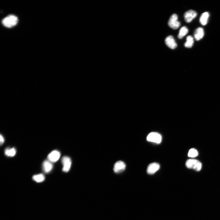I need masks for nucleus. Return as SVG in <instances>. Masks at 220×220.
Returning a JSON list of instances; mask_svg holds the SVG:
<instances>
[{
    "label": "nucleus",
    "mask_w": 220,
    "mask_h": 220,
    "mask_svg": "<svg viewBox=\"0 0 220 220\" xmlns=\"http://www.w3.org/2000/svg\"><path fill=\"white\" fill-rule=\"evenodd\" d=\"M18 18L14 15H10L4 19L2 22L5 26L11 28L14 26L18 23Z\"/></svg>",
    "instance_id": "1"
},
{
    "label": "nucleus",
    "mask_w": 220,
    "mask_h": 220,
    "mask_svg": "<svg viewBox=\"0 0 220 220\" xmlns=\"http://www.w3.org/2000/svg\"><path fill=\"white\" fill-rule=\"evenodd\" d=\"M186 166L188 168L193 169L197 171H199L202 167L201 163L195 159L187 160L186 163Z\"/></svg>",
    "instance_id": "2"
},
{
    "label": "nucleus",
    "mask_w": 220,
    "mask_h": 220,
    "mask_svg": "<svg viewBox=\"0 0 220 220\" xmlns=\"http://www.w3.org/2000/svg\"><path fill=\"white\" fill-rule=\"evenodd\" d=\"M147 140L148 141L159 144L162 141V136L161 135L157 132H151L147 136Z\"/></svg>",
    "instance_id": "3"
},
{
    "label": "nucleus",
    "mask_w": 220,
    "mask_h": 220,
    "mask_svg": "<svg viewBox=\"0 0 220 220\" xmlns=\"http://www.w3.org/2000/svg\"><path fill=\"white\" fill-rule=\"evenodd\" d=\"M178 17L176 14H174L170 17L168 22V25L172 29L176 30L178 28L181 23L178 20Z\"/></svg>",
    "instance_id": "4"
},
{
    "label": "nucleus",
    "mask_w": 220,
    "mask_h": 220,
    "mask_svg": "<svg viewBox=\"0 0 220 220\" xmlns=\"http://www.w3.org/2000/svg\"><path fill=\"white\" fill-rule=\"evenodd\" d=\"M62 162L63 165L62 171L65 172L69 171L72 164L71 159L67 156H64L62 158Z\"/></svg>",
    "instance_id": "5"
},
{
    "label": "nucleus",
    "mask_w": 220,
    "mask_h": 220,
    "mask_svg": "<svg viewBox=\"0 0 220 220\" xmlns=\"http://www.w3.org/2000/svg\"><path fill=\"white\" fill-rule=\"evenodd\" d=\"M126 168V164L125 163L122 161H119L115 164L114 171L116 173H119L124 171Z\"/></svg>",
    "instance_id": "6"
},
{
    "label": "nucleus",
    "mask_w": 220,
    "mask_h": 220,
    "mask_svg": "<svg viewBox=\"0 0 220 220\" xmlns=\"http://www.w3.org/2000/svg\"><path fill=\"white\" fill-rule=\"evenodd\" d=\"M197 15V13L195 11L190 10L185 13L184 18L186 22L189 23L195 18Z\"/></svg>",
    "instance_id": "7"
},
{
    "label": "nucleus",
    "mask_w": 220,
    "mask_h": 220,
    "mask_svg": "<svg viewBox=\"0 0 220 220\" xmlns=\"http://www.w3.org/2000/svg\"><path fill=\"white\" fill-rule=\"evenodd\" d=\"M61 154L59 151L54 150L50 153L48 156V161L51 162H55L57 161L59 159Z\"/></svg>",
    "instance_id": "8"
},
{
    "label": "nucleus",
    "mask_w": 220,
    "mask_h": 220,
    "mask_svg": "<svg viewBox=\"0 0 220 220\" xmlns=\"http://www.w3.org/2000/svg\"><path fill=\"white\" fill-rule=\"evenodd\" d=\"M160 168V164L157 163H153L149 164L147 168V172L149 175L154 174Z\"/></svg>",
    "instance_id": "9"
},
{
    "label": "nucleus",
    "mask_w": 220,
    "mask_h": 220,
    "mask_svg": "<svg viewBox=\"0 0 220 220\" xmlns=\"http://www.w3.org/2000/svg\"><path fill=\"white\" fill-rule=\"evenodd\" d=\"M165 43L167 46L172 49H174L177 47V45L172 36L167 37L165 40Z\"/></svg>",
    "instance_id": "10"
},
{
    "label": "nucleus",
    "mask_w": 220,
    "mask_h": 220,
    "mask_svg": "<svg viewBox=\"0 0 220 220\" xmlns=\"http://www.w3.org/2000/svg\"><path fill=\"white\" fill-rule=\"evenodd\" d=\"M53 165L49 161H45L43 164V170L45 172L47 173H49L52 170Z\"/></svg>",
    "instance_id": "11"
},
{
    "label": "nucleus",
    "mask_w": 220,
    "mask_h": 220,
    "mask_svg": "<svg viewBox=\"0 0 220 220\" xmlns=\"http://www.w3.org/2000/svg\"><path fill=\"white\" fill-rule=\"evenodd\" d=\"M204 35L203 29L201 27L198 28L197 29L194 33V37L197 41L199 40L202 39Z\"/></svg>",
    "instance_id": "12"
},
{
    "label": "nucleus",
    "mask_w": 220,
    "mask_h": 220,
    "mask_svg": "<svg viewBox=\"0 0 220 220\" xmlns=\"http://www.w3.org/2000/svg\"><path fill=\"white\" fill-rule=\"evenodd\" d=\"M209 16L210 14L209 12H205L203 13L200 19V22L201 24L203 25L207 24Z\"/></svg>",
    "instance_id": "13"
},
{
    "label": "nucleus",
    "mask_w": 220,
    "mask_h": 220,
    "mask_svg": "<svg viewBox=\"0 0 220 220\" xmlns=\"http://www.w3.org/2000/svg\"><path fill=\"white\" fill-rule=\"evenodd\" d=\"M16 153V150L15 148H7L5 149L4 151L5 155L10 157L14 156Z\"/></svg>",
    "instance_id": "14"
},
{
    "label": "nucleus",
    "mask_w": 220,
    "mask_h": 220,
    "mask_svg": "<svg viewBox=\"0 0 220 220\" xmlns=\"http://www.w3.org/2000/svg\"><path fill=\"white\" fill-rule=\"evenodd\" d=\"M33 179L37 183H41L45 181V177L43 174H41L34 175L33 177Z\"/></svg>",
    "instance_id": "15"
},
{
    "label": "nucleus",
    "mask_w": 220,
    "mask_h": 220,
    "mask_svg": "<svg viewBox=\"0 0 220 220\" xmlns=\"http://www.w3.org/2000/svg\"><path fill=\"white\" fill-rule=\"evenodd\" d=\"M194 43V40L193 37L191 36H189L187 38V41L184 44L185 46L188 48H190L193 46Z\"/></svg>",
    "instance_id": "16"
},
{
    "label": "nucleus",
    "mask_w": 220,
    "mask_h": 220,
    "mask_svg": "<svg viewBox=\"0 0 220 220\" xmlns=\"http://www.w3.org/2000/svg\"><path fill=\"white\" fill-rule=\"evenodd\" d=\"M188 33V30L186 26H183L181 28L180 31L179 33L178 36V38L180 39H182Z\"/></svg>",
    "instance_id": "17"
},
{
    "label": "nucleus",
    "mask_w": 220,
    "mask_h": 220,
    "mask_svg": "<svg viewBox=\"0 0 220 220\" xmlns=\"http://www.w3.org/2000/svg\"><path fill=\"white\" fill-rule=\"evenodd\" d=\"M198 155V151L196 149L192 148L189 150L188 153V157L191 158H195Z\"/></svg>",
    "instance_id": "18"
},
{
    "label": "nucleus",
    "mask_w": 220,
    "mask_h": 220,
    "mask_svg": "<svg viewBox=\"0 0 220 220\" xmlns=\"http://www.w3.org/2000/svg\"><path fill=\"white\" fill-rule=\"evenodd\" d=\"M0 139H1V146L4 142V137L1 134V136H0Z\"/></svg>",
    "instance_id": "19"
}]
</instances>
